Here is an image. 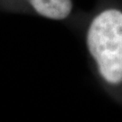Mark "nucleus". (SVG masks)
Segmentation results:
<instances>
[{
    "mask_svg": "<svg viewBox=\"0 0 122 122\" xmlns=\"http://www.w3.org/2000/svg\"><path fill=\"white\" fill-rule=\"evenodd\" d=\"M85 45L100 81L112 92L122 89V7L106 5L89 20Z\"/></svg>",
    "mask_w": 122,
    "mask_h": 122,
    "instance_id": "f257e3e1",
    "label": "nucleus"
},
{
    "mask_svg": "<svg viewBox=\"0 0 122 122\" xmlns=\"http://www.w3.org/2000/svg\"><path fill=\"white\" fill-rule=\"evenodd\" d=\"M26 2L36 15L52 21L64 20L73 10L72 0H26Z\"/></svg>",
    "mask_w": 122,
    "mask_h": 122,
    "instance_id": "f03ea898",
    "label": "nucleus"
},
{
    "mask_svg": "<svg viewBox=\"0 0 122 122\" xmlns=\"http://www.w3.org/2000/svg\"><path fill=\"white\" fill-rule=\"evenodd\" d=\"M24 1H26V0H24Z\"/></svg>",
    "mask_w": 122,
    "mask_h": 122,
    "instance_id": "7ed1b4c3",
    "label": "nucleus"
}]
</instances>
